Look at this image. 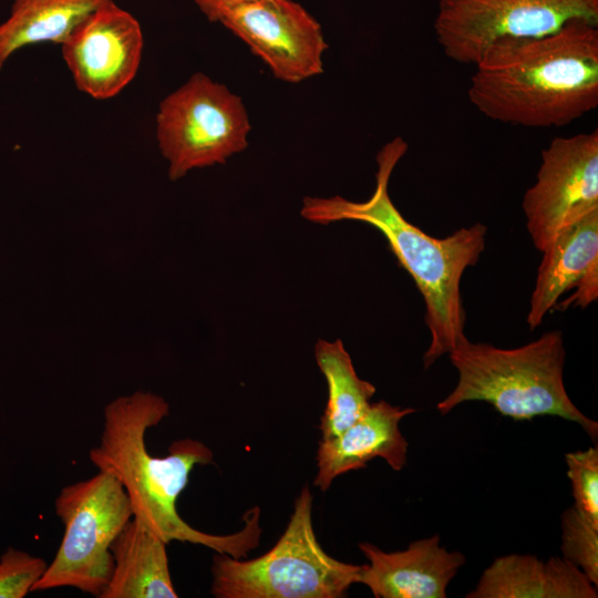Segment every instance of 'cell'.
Segmentation results:
<instances>
[{"mask_svg":"<svg viewBox=\"0 0 598 598\" xmlns=\"http://www.w3.org/2000/svg\"><path fill=\"white\" fill-rule=\"evenodd\" d=\"M598 24L571 20L555 32L489 45L471 78L484 116L526 127L564 126L598 105Z\"/></svg>","mask_w":598,"mask_h":598,"instance_id":"obj_1","label":"cell"},{"mask_svg":"<svg viewBox=\"0 0 598 598\" xmlns=\"http://www.w3.org/2000/svg\"><path fill=\"white\" fill-rule=\"evenodd\" d=\"M168 403L159 395L136 391L118 396L104 409L100 443L89 452L91 462L114 475L124 487L133 518L162 538L203 545L241 559L259 544V507L245 513L244 528L230 535H214L188 525L176 509L195 465L212 462L213 452L202 442H173L164 457L150 455L145 434L168 415Z\"/></svg>","mask_w":598,"mask_h":598,"instance_id":"obj_2","label":"cell"},{"mask_svg":"<svg viewBox=\"0 0 598 598\" xmlns=\"http://www.w3.org/2000/svg\"><path fill=\"white\" fill-rule=\"evenodd\" d=\"M406 151L408 144L400 136L380 150L375 188L368 200L351 202L341 196L306 197L300 214L305 219L321 225L341 220L362 221L385 237L399 265L411 275L423 296L424 320L431 333L430 346L423 354L426 370L466 338L461 279L466 268L476 265L484 251L487 228L477 223L447 237L435 238L408 221L389 195L390 177Z\"/></svg>","mask_w":598,"mask_h":598,"instance_id":"obj_3","label":"cell"},{"mask_svg":"<svg viewBox=\"0 0 598 598\" xmlns=\"http://www.w3.org/2000/svg\"><path fill=\"white\" fill-rule=\"evenodd\" d=\"M458 379L436 404L442 416L464 402L484 401L515 421L550 415L578 424L595 442L598 423L570 400L564 384L566 352L559 330L518 348L461 340L448 353Z\"/></svg>","mask_w":598,"mask_h":598,"instance_id":"obj_4","label":"cell"},{"mask_svg":"<svg viewBox=\"0 0 598 598\" xmlns=\"http://www.w3.org/2000/svg\"><path fill=\"white\" fill-rule=\"evenodd\" d=\"M312 495L303 487L287 528L266 554L237 559L218 553L212 565L217 598H340L359 584L360 565L340 561L320 546L313 532Z\"/></svg>","mask_w":598,"mask_h":598,"instance_id":"obj_5","label":"cell"},{"mask_svg":"<svg viewBox=\"0 0 598 598\" xmlns=\"http://www.w3.org/2000/svg\"><path fill=\"white\" fill-rule=\"evenodd\" d=\"M54 506L62 542L31 592L72 587L100 597L114 568L111 544L133 517L128 496L114 475L99 471L63 487Z\"/></svg>","mask_w":598,"mask_h":598,"instance_id":"obj_6","label":"cell"},{"mask_svg":"<svg viewBox=\"0 0 598 598\" xmlns=\"http://www.w3.org/2000/svg\"><path fill=\"white\" fill-rule=\"evenodd\" d=\"M250 128L237 94L204 73L193 74L159 103L156 114V140L169 179L226 163L247 148Z\"/></svg>","mask_w":598,"mask_h":598,"instance_id":"obj_7","label":"cell"},{"mask_svg":"<svg viewBox=\"0 0 598 598\" xmlns=\"http://www.w3.org/2000/svg\"><path fill=\"white\" fill-rule=\"evenodd\" d=\"M577 19L598 24V0H437L434 32L448 59L474 65L496 41L545 35Z\"/></svg>","mask_w":598,"mask_h":598,"instance_id":"obj_8","label":"cell"},{"mask_svg":"<svg viewBox=\"0 0 598 598\" xmlns=\"http://www.w3.org/2000/svg\"><path fill=\"white\" fill-rule=\"evenodd\" d=\"M522 206L539 251L560 230L597 210L598 131L554 138L542 152L536 182Z\"/></svg>","mask_w":598,"mask_h":598,"instance_id":"obj_9","label":"cell"},{"mask_svg":"<svg viewBox=\"0 0 598 598\" xmlns=\"http://www.w3.org/2000/svg\"><path fill=\"white\" fill-rule=\"evenodd\" d=\"M278 80L299 83L323 72L328 44L320 23L293 0H249L219 18Z\"/></svg>","mask_w":598,"mask_h":598,"instance_id":"obj_10","label":"cell"},{"mask_svg":"<svg viewBox=\"0 0 598 598\" xmlns=\"http://www.w3.org/2000/svg\"><path fill=\"white\" fill-rule=\"evenodd\" d=\"M61 47L75 86L95 100H109L135 78L144 39L140 22L106 0Z\"/></svg>","mask_w":598,"mask_h":598,"instance_id":"obj_11","label":"cell"},{"mask_svg":"<svg viewBox=\"0 0 598 598\" xmlns=\"http://www.w3.org/2000/svg\"><path fill=\"white\" fill-rule=\"evenodd\" d=\"M369 564L362 565L359 584L377 598H445L446 589L466 558L440 545L433 535L410 543L406 549L386 553L370 543L359 544Z\"/></svg>","mask_w":598,"mask_h":598,"instance_id":"obj_12","label":"cell"},{"mask_svg":"<svg viewBox=\"0 0 598 598\" xmlns=\"http://www.w3.org/2000/svg\"><path fill=\"white\" fill-rule=\"evenodd\" d=\"M381 400L371 403L364 414L340 434L322 439L317 451L318 473L315 485L327 491L341 474L360 470L374 457L383 458L393 471L408 462L409 443L400 431V422L415 413Z\"/></svg>","mask_w":598,"mask_h":598,"instance_id":"obj_13","label":"cell"},{"mask_svg":"<svg viewBox=\"0 0 598 598\" xmlns=\"http://www.w3.org/2000/svg\"><path fill=\"white\" fill-rule=\"evenodd\" d=\"M466 598H597V586L564 557H497Z\"/></svg>","mask_w":598,"mask_h":598,"instance_id":"obj_14","label":"cell"},{"mask_svg":"<svg viewBox=\"0 0 598 598\" xmlns=\"http://www.w3.org/2000/svg\"><path fill=\"white\" fill-rule=\"evenodd\" d=\"M527 323L536 329L559 297L598 261V209L558 233L542 251Z\"/></svg>","mask_w":598,"mask_h":598,"instance_id":"obj_15","label":"cell"},{"mask_svg":"<svg viewBox=\"0 0 598 598\" xmlns=\"http://www.w3.org/2000/svg\"><path fill=\"white\" fill-rule=\"evenodd\" d=\"M166 545L131 518L111 544L114 568L100 598H176Z\"/></svg>","mask_w":598,"mask_h":598,"instance_id":"obj_16","label":"cell"},{"mask_svg":"<svg viewBox=\"0 0 598 598\" xmlns=\"http://www.w3.org/2000/svg\"><path fill=\"white\" fill-rule=\"evenodd\" d=\"M106 0H12L0 23V72L20 49L38 43L63 44Z\"/></svg>","mask_w":598,"mask_h":598,"instance_id":"obj_17","label":"cell"},{"mask_svg":"<svg viewBox=\"0 0 598 598\" xmlns=\"http://www.w3.org/2000/svg\"><path fill=\"white\" fill-rule=\"evenodd\" d=\"M317 364L328 384V401L319 429L322 439H330L360 419L371 404L375 386L358 377L342 341L318 340Z\"/></svg>","mask_w":598,"mask_h":598,"instance_id":"obj_18","label":"cell"},{"mask_svg":"<svg viewBox=\"0 0 598 598\" xmlns=\"http://www.w3.org/2000/svg\"><path fill=\"white\" fill-rule=\"evenodd\" d=\"M561 553L598 586V526L574 504L561 514Z\"/></svg>","mask_w":598,"mask_h":598,"instance_id":"obj_19","label":"cell"},{"mask_svg":"<svg viewBox=\"0 0 598 598\" xmlns=\"http://www.w3.org/2000/svg\"><path fill=\"white\" fill-rule=\"evenodd\" d=\"M575 507L598 526V448L588 447L565 454Z\"/></svg>","mask_w":598,"mask_h":598,"instance_id":"obj_20","label":"cell"},{"mask_svg":"<svg viewBox=\"0 0 598 598\" xmlns=\"http://www.w3.org/2000/svg\"><path fill=\"white\" fill-rule=\"evenodd\" d=\"M47 567L43 558L9 547L0 556V598L25 597Z\"/></svg>","mask_w":598,"mask_h":598,"instance_id":"obj_21","label":"cell"},{"mask_svg":"<svg viewBox=\"0 0 598 598\" xmlns=\"http://www.w3.org/2000/svg\"><path fill=\"white\" fill-rule=\"evenodd\" d=\"M573 288L576 291L560 303H556L554 308L557 310H565L569 306L586 308L591 302L597 300L598 297V261L594 262L582 277L575 283Z\"/></svg>","mask_w":598,"mask_h":598,"instance_id":"obj_22","label":"cell"},{"mask_svg":"<svg viewBox=\"0 0 598 598\" xmlns=\"http://www.w3.org/2000/svg\"><path fill=\"white\" fill-rule=\"evenodd\" d=\"M246 1L249 0H194L198 9L210 22H218L225 11Z\"/></svg>","mask_w":598,"mask_h":598,"instance_id":"obj_23","label":"cell"}]
</instances>
